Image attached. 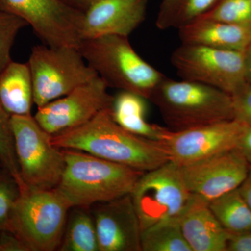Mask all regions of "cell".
<instances>
[{
	"mask_svg": "<svg viewBox=\"0 0 251 251\" xmlns=\"http://www.w3.org/2000/svg\"><path fill=\"white\" fill-rule=\"evenodd\" d=\"M59 149H74L142 172L170 161L161 142L130 133L113 120L111 107L76 128L52 135Z\"/></svg>",
	"mask_w": 251,
	"mask_h": 251,
	"instance_id": "cell-1",
	"label": "cell"
},
{
	"mask_svg": "<svg viewBox=\"0 0 251 251\" xmlns=\"http://www.w3.org/2000/svg\"><path fill=\"white\" fill-rule=\"evenodd\" d=\"M62 150L65 167L56 189L72 208L88 207L130 194L145 173L80 150Z\"/></svg>",
	"mask_w": 251,
	"mask_h": 251,
	"instance_id": "cell-2",
	"label": "cell"
},
{
	"mask_svg": "<svg viewBox=\"0 0 251 251\" xmlns=\"http://www.w3.org/2000/svg\"><path fill=\"white\" fill-rule=\"evenodd\" d=\"M149 100L172 130H181L234 120L232 96L193 81L165 77Z\"/></svg>",
	"mask_w": 251,
	"mask_h": 251,
	"instance_id": "cell-3",
	"label": "cell"
},
{
	"mask_svg": "<svg viewBox=\"0 0 251 251\" xmlns=\"http://www.w3.org/2000/svg\"><path fill=\"white\" fill-rule=\"evenodd\" d=\"M81 54L108 87L133 92L150 99L165 75L144 60L130 45L128 37L107 35L85 39Z\"/></svg>",
	"mask_w": 251,
	"mask_h": 251,
	"instance_id": "cell-4",
	"label": "cell"
},
{
	"mask_svg": "<svg viewBox=\"0 0 251 251\" xmlns=\"http://www.w3.org/2000/svg\"><path fill=\"white\" fill-rule=\"evenodd\" d=\"M71 209L56 188L36 189L25 184L13 211L11 232L29 251H53L60 246Z\"/></svg>",
	"mask_w": 251,
	"mask_h": 251,
	"instance_id": "cell-5",
	"label": "cell"
},
{
	"mask_svg": "<svg viewBox=\"0 0 251 251\" xmlns=\"http://www.w3.org/2000/svg\"><path fill=\"white\" fill-rule=\"evenodd\" d=\"M10 122L23 182L36 189L56 188L65 167L62 149L32 115H13Z\"/></svg>",
	"mask_w": 251,
	"mask_h": 251,
	"instance_id": "cell-6",
	"label": "cell"
},
{
	"mask_svg": "<svg viewBox=\"0 0 251 251\" xmlns=\"http://www.w3.org/2000/svg\"><path fill=\"white\" fill-rule=\"evenodd\" d=\"M34 94L38 108L67 94L97 77L78 48L37 45L29 61Z\"/></svg>",
	"mask_w": 251,
	"mask_h": 251,
	"instance_id": "cell-7",
	"label": "cell"
},
{
	"mask_svg": "<svg viewBox=\"0 0 251 251\" xmlns=\"http://www.w3.org/2000/svg\"><path fill=\"white\" fill-rule=\"evenodd\" d=\"M130 195L142 232L160 223L179 219L193 198L181 167L171 161L144 173Z\"/></svg>",
	"mask_w": 251,
	"mask_h": 251,
	"instance_id": "cell-8",
	"label": "cell"
},
{
	"mask_svg": "<svg viewBox=\"0 0 251 251\" xmlns=\"http://www.w3.org/2000/svg\"><path fill=\"white\" fill-rule=\"evenodd\" d=\"M182 80L211 86L232 95L247 82L244 52L185 44L171 55Z\"/></svg>",
	"mask_w": 251,
	"mask_h": 251,
	"instance_id": "cell-9",
	"label": "cell"
},
{
	"mask_svg": "<svg viewBox=\"0 0 251 251\" xmlns=\"http://www.w3.org/2000/svg\"><path fill=\"white\" fill-rule=\"evenodd\" d=\"M0 9L24 20L45 45L79 49L83 13L59 0H0Z\"/></svg>",
	"mask_w": 251,
	"mask_h": 251,
	"instance_id": "cell-10",
	"label": "cell"
},
{
	"mask_svg": "<svg viewBox=\"0 0 251 251\" xmlns=\"http://www.w3.org/2000/svg\"><path fill=\"white\" fill-rule=\"evenodd\" d=\"M247 128L234 119L186 130L169 129L161 143L170 161L186 166L238 148Z\"/></svg>",
	"mask_w": 251,
	"mask_h": 251,
	"instance_id": "cell-11",
	"label": "cell"
},
{
	"mask_svg": "<svg viewBox=\"0 0 251 251\" xmlns=\"http://www.w3.org/2000/svg\"><path fill=\"white\" fill-rule=\"evenodd\" d=\"M108 87L97 75L67 95L38 108L34 118L52 135L85 125L101 110L111 107L114 97L108 93Z\"/></svg>",
	"mask_w": 251,
	"mask_h": 251,
	"instance_id": "cell-12",
	"label": "cell"
},
{
	"mask_svg": "<svg viewBox=\"0 0 251 251\" xmlns=\"http://www.w3.org/2000/svg\"><path fill=\"white\" fill-rule=\"evenodd\" d=\"M249 168L250 163L238 148L181 167L188 191L207 203L239 188Z\"/></svg>",
	"mask_w": 251,
	"mask_h": 251,
	"instance_id": "cell-13",
	"label": "cell"
},
{
	"mask_svg": "<svg viewBox=\"0 0 251 251\" xmlns=\"http://www.w3.org/2000/svg\"><path fill=\"white\" fill-rule=\"evenodd\" d=\"M99 251H142V228L130 195L94 204Z\"/></svg>",
	"mask_w": 251,
	"mask_h": 251,
	"instance_id": "cell-14",
	"label": "cell"
},
{
	"mask_svg": "<svg viewBox=\"0 0 251 251\" xmlns=\"http://www.w3.org/2000/svg\"><path fill=\"white\" fill-rule=\"evenodd\" d=\"M146 0H100L83 13L81 40L99 36H127L146 17Z\"/></svg>",
	"mask_w": 251,
	"mask_h": 251,
	"instance_id": "cell-15",
	"label": "cell"
},
{
	"mask_svg": "<svg viewBox=\"0 0 251 251\" xmlns=\"http://www.w3.org/2000/svg\"><path fill=\"white\" fill-rule=\"evenodd\" d=\"M178 221L192 251H227L230 234L219 224L207 202L193 196Z\"/></svg>",
	"mask_w": 251,
	"mask_h": 251,
	"instance_id": "cell-16",
	"label": "cell"
},
{
	"mask_svg": "<svg viewBox=\"0 0 251 251\" xmlns=\"http://www.w3.org/2000/svg\"><path fill=\"white\" fill-rule=\"evenodd\" d=\"M181 43L244 52L251 43V23L232 24L200 18L179 29Z\"/></svg>",
	"mask_w": 251,
	"mask_h": 251,
	"instance_id": "cell-17",
	"label": "cell"
},
{
	"mask_svg": "<svg viewBox=\"0 0 251 251\" xmlns=\"http://www.w3.org/2000/svg\"><path fill=\"white\" fill-rule=\"evenodd\" d=\"M145 99L133 92L121 91L112 100V118L120 126L133 134L161 142L170 128L147 121Z\"/></svg>",
	"mask_w": 251,
	"mask_h": 251,
	"instance_id": "cell-18",
	"label": "cell"
},
{
	"mask_svg": "<svg viewBox=\"0 0 251 251\" xmlns=\"http://www.w3.org/2000/svg\"><path fill=\"white\" fill-rule=\"evenodd\" d=\"M0 101L10 116L31 115L34 94L28 63L11 61L0 74Z\"/></svg>",
	"mask_w": 251,
	"mask_h": 251,
	"instance_id": "cell-19",
	"label": "cell"
},
{
	"mask_svg": "<svg viewBox=\"0 0 251 251\" xmlns=\"http://www.w3.org/2000/svg\"><path fill=\"white\" fill-rule=\"evenodd\" d=\"M208 204L219 224L230 235L251 232V209L239 188Z\"/></svg>",
	"mask_w": 251,
	"mask_h": 251,
	"instance_id": "cell-20",
	"label": "cell"
},
{
	"mask_svg": "<svg viewBox=\"0 0 251 251\" xmlns=\"http://www.w3.org/2000/svg\"><path fill=\"white\" fill-rule=\"evenodd\" d=\"M76 208L67 219L59 250L99 251L98 237L93 216Z\"/></svg>",
	"mask_w": 251,
	"mask_h": 251,
	"instance_id": "cell-21",
	"label": "cell"
},
{
	"mask_svg": "<svg viewBox=\"0 0 251 251\" xmlns=\"http://www.w3.org/2000/svg\"><path fill=\"white\" fill-rule=\"evenodd\" d=\"M218 0H162L156 21L158 29H181L202 17Z\"/></svg>",
	"mask_w": 251,
	"mask_h": 251,
	"instance_id": "cell-22",
	"label": "cell"
},
{
	"mask_svg": "<svg viewBox=\"0 0 251 251\" xmlns=\"http://www.w3.org/2000/svg\"><path fill=\"white\" fill-rule=\"evenodd\" d=\"M142 251H192L178 219L160 223L142 232Z\"/></svg>",
	"mask_w": 251,
	"mask_h": 251,
	"instance_id": "cell-23",
	"label": "cell"
},
{
	"mask_svg": "<svg viewBox=\"0 0 251 251\" xmlns=\"http://www.w3.org/2000/svg\"><path fill=\"white\" fill-rule=\"evenodd\" d=\"M10 119L11 116L0 101V164L14 178L21 187L25 183L18 167Z\"/></svg>",
	"mask_w": 251,
	"mask_h": 251,
	"instance_id": "cell-24",
	"label": "cell"
},
{
	"mask_svg": "<svg viewBox=\"0 0 251 251\" xmlns=\"http://www.w3.org/2000/svg\"><path fill=\"white\" fill-rule=\"evenodd\" d=\"M201 18L232 24L250 23L251 0H218Z\"/></svg>",
	"mask_w": 251,
	"mask_h": 251,
	"instance_id": "cell-25",
	"label": "cell"
},
{
	"mask_svg": "<svg viewBox=\"0 0 251 251\" xmlns=\"http://www.w3.org/2000/svg\"><path fill=\"white\" fill-rule=\"evenodd\" d=\"M28 25L22 18L0 9V74L11 62V50L21 29Z\"/></svg>",
	"mask_w": 251,
	"mask_h": 251,
	"instance_id": "cell-26",
	"label": "cell"
},
{
	"mask_svg": "<svg viewBox=\"0 0 251 251\" xmlns=\"http://www.w3.org/2000/svg\"><path fill=\"white\" fill-rule=\"evenodd\" d=\"M19 195L14 178L4 168L0 170V231L11 230V218Z\"/></svg>",
	"mask_w": 251,
	"mask_h": 251,
	"instance_id": "cell-27",
	"label": "cell"
},
{
	"mask_svg": "<svg viewBox=\"0 0 251 251\" xmlns=\"http://www.w3.org/2000/svg\"><path fill=\"white\" fill-rule=\"evenodd\" d=\"M234 119L251 127V84L246 82L233 94Z\"/></svg>",
	"mask_w": 251,
	"mask_h": 251,
	"instance_id": "cell-28",
	"label": "cell"
},
{
	"mask_svg": "<svg viewBox=\"0 0 251 251\" xmlns=\"http://www.w3.org/2000/svg\"><path fill=\"white\" fill-rule=\"evenodd\" d=\"M0 251H29L20 238L9 230L0 231Z\"/></svg>",
	"mask_w": 251,
	"mask_h": 251,
	"instance_id": "cell-29",
	"label": "cell"
},
{
	"mask_svg": "<svg viewBox=\"0 0 251 251\" xmlns=\"http://www.w3.org/2000/svg\"><path fill=\"white\" fill-rule=\"evenodd\" d=\"M227 251H251V232L229 236Z\"/></svg>",
	"mask_w": 251,
	"mask_h": 251,
	"instance_id": "cell-30",
	"label": "cell"
},
{
	"mask_svg": "<svg viewBox=\"0 0 251 251\" xmlns=\"http://www.w3.org/2000/svg\"><path fill=\"white\" fill-rule=\"evenodd\" d=\"M69 7L80 12H85L91 6L100 0H59Z\"/></svg>",
	"mask_w": 251,
	"mask_h": 251,
	"instance_id": "cell-31",
	"label": "cell"
},
{
	"mask_svg": "<svg viewBox=\"0 0 251 251\" xmlns=\"http://www.w3.org/2000/svg\"><path fill=\"white\" fill-rule=\"evenodd\" d=\"M238 148L242 151L243 154L251 165V127H248Z\"/></svg>",
	"mask_w": 251,
	"mask_h": 251,
	"instance_id": "cell-32",
	"label": "cell"
},
{
	"mask_svg": "<svg viewBox=\"0 0 251 251\" xmlns=\"http://www.w3.org/2000/svg\"><path fill=\"white\" fill-rule=\"evenodd\" d=\"M239 192L241 193L243 198L245 200L246 202L249 204L251 209V165L249 168V173L247 177L243 181L241 186L239 187Z\"/></svg>",
	"mask_w": 251,
	"mask_h": 251,
	"instance_id": "cell-33",
	"label": "cell"
},
{
	"mask_svg": "<svg viewBox=\"0 0 251 251\" xmlns=\"http://www.w3.org/2000/svg\"><path fill=\"white\" fill-rule=\"evenodd\" d=\"M243 52H244L246 80L247 82L251 84V43Z\"/></svg>",
	"mask_w": 251,
	"mask_h": 251,
	"instance_id": "cell-34",
	"label": "cell"
}]
</instances>
